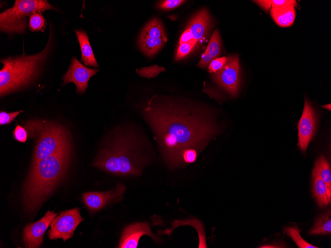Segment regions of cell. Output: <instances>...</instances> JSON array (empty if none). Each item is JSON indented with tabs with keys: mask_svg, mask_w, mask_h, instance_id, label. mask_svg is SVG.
Returning <instances> with one entry per match:
<instances>
[{
	"mask_svg": "<svg viewBox=\"0 0 331 248\" xmlns=\"http://www.w3.org/2000/svg\"><path fill=\"white\" fill-rule=\"evenodd\" d=\"M142 112L171 167L184 164L182 155L186 150L200 152L218 130L209 109L185 101L154 95Z\"/></svg>",
	"mask_w": 331,
	"mask_h": 248,
	"instance_id": "cell-1",
	"label": "cell"
},
{
	"mask_svg": "<svg viewBox=\"0 0 331 248\" xmlns=\"http://www.w3.org/2000/svg\"><path fill=\"white\" fill-rule=\"evenodd\" d=\"M99 151L93 165L110 174L137 176L142 172L146 158L142 154L141 141L129 129L117 130Z\"/></svg>",
	"mask_w": 331,
	"mask_h": 248,
	"instance_id": "cell-2",
	"label": "cell"
},
{
	"mask_svg": "<svg viewBox=\"0 0 331 248\" xmlns=\"http://www.w3.org/2000/svg\"><path fill=\"white\" fill-rule=\"evenodd\" d=\"M71 148L33 162L23 187V201L28 211L34 212L51 193L66 171Z\"/></svg>",
	"mask_w": 331,
	"mask_h": 248,
	"instance_id": "cell-3",
	"label": "cell"
},
{
	"mask_svg": "<svg viewBox=\"0 0 331 248\" xmlns=\"http://www.w3.org/2000/svg\"><path fill=\"white\" fill-rule=\"evenodd\" d=\"M51 37L40 52L31 55L23 53L15 57L1 59L0 71V94L2 97L29 84L38 74L48 57L51 45Z\"/></svg>",
	"mask_w": 331,
	"mask_h": 248,
	"instance_id": "cell-4",
	"label": "cell"
},
{
	"mask_svg": "<svg viewBox=\"0 0 331 248\" xmlns=\"http://www.w3.org/2000/svg\"><path fill=\"white\" fill-rule=\"evenodd\" d=\"M25 127L30 137L37 138L33 162L71 148L68 134L61 125L45 121L31 120L26 122Z\"/></svg>",
	"mask_w": 331,
	"mask_h": 248,
	"instance_id": "cell-5",
	"label": "cell"
},
{
	"mask_svg": "<svg viewBox=\"0 0 331 248\" xmlns=\"http://www.w3.org/2000/svg\"><path fill=\"white\" fill-rule=\"evenodd\" d=\"M57 10L47 0H16L14 5L0 14V31L7 34L23 33L33 13Z\"/></svg>",
	"mask_w": 331,
	"mask_h": 248,
	"instance_id": "cell-6",
	"label": "cell"
},
{
	"mask_svg": "<svg viewBox=\"0 0 331 248\" xmlns=\"http://www.w3.org/2000/svg\"><path fill=\"white\" fill-rule=\"evenodd\" d=\"M213 21L207 9H202L190 19L186 29L180 36L179 45L191 43L195 50L199 49L208 41Z\"/></svg>",
	"mask_w": 331,
	"mask_h": 248,
	"instance_id": "cell-7",
	"label": "cell"
},
{
	"mask_svg": "<svg viewBox=\"0 0 331 248\" xmlns=\"http://www.w3.org/2000/svg\"><path fill=\"white\" fill-rule=\"evenodd\" d=\"M167 40L162 23L155 18L150 20L143 29L138 42L142 52L147 56L151 57L163 48Z\"/></svg>",
	"mask_w": 331,
	"mask_h": 248,
	"instance_id": "cell-8",
	"label": "cell"
},
{
	"mask_svg": "<svg viewBox=\"0 0 331 248\" xmlns=\"http://www.w3.org/2000/svg\"><path fill=\"white\" fill-rule=\"evenodd\" d=\"M83 220L78 207L62 211L51 223L48 232L49 239L61 238L66 241L72 237L76 228Z\"/></svg>",
	"mask_w": 331,
	"mask_h": 248,
	"instance_id": "cell-9",
	"label": "cell"
},
{
	"mask_svg": "<svg viewBox=\"0 0 331 248\" xmlns=\"http://www.w3.org/2000/svg\"><path fill=\"white\" fill-rule=\"evenodd\" d=\"M215 81L233 97L237 96L240 79L239 57L237 55L228 56L223 66L213 73Z\"/></svg>",
	"mask_w": 331,
	"mask_h": 248,
	"instance_id": "cell-10",
	"label": "cell"
},
{
	"mask_svg": "<svg viewBox=\"0 0 331 248\" xmlns=\"http://www.w3.org/2000/svg\"><path fill=\"white\" fill-rule=\"evenodd\" d=\"M125 185L117 183L115 189L105 192H88L82 196V201L91 212L99 211L108 204L121 200L126 191Z\"/></svg>",
	"mask_w": 331,
	"mask_h": 248,
	"instance_id": "cell-11",
	"label": "cell"
},
{
	"mask_svg": "<svg viewBox=\"0 0 331 248\" xmlns=\"http://www.w3.org/2000/svg\"><path fill=\"white\" fill-rule=\"evenodd\" d=\"M57 215V213L48 210L38 221L26 225L23 234L26 248H36L40 246L45 232Z\"/></svg>",
	"mask_w": 331,
	"mask_h": 248,
	"instance_id": "cell-12",
	"label": "cell"
},
{
	"mask_svg": "<svg viewBox=\"0 0 331 248\" xmlns=\"http://www.w3.org/2000/svg\"><path fill=\"white\" fill-rule=\"evenodd\" d=\"M317 118L310 103L305 99L304 109L298 123V144L300 149L305 151L316 132Z\"/></svg>",
	"mask_w": 331,
	"mask_h": 248,
	"instance_id": "cell-13",
	"label": "cell"
},
{
	"mask_svg": "<svg viewBox=\"0 0 331 248\" xmlns=\"http://www.w3.org/2000/svg\"><path fill=\"white\" fill-rule=\"evenodd\" d=\"M99 70L98 69H91L85 66L74 56L67 71L63 76L62 85L73 82L76 85L77 94H83L88 87L89 80Z\"/></svg>",
	"mask_w": 331,
	"mask_h": 248,
	"instance_id": "cell-14",
	"label": "cell"
},
{
	"mask_svg": "<svg viewBox=\"0 0 331 248\" xmlns=\"http://www.w3.org/2000/svg\"><path fill=\"white\" fill-rule=\"evenodd\" d=\"M143 235L150 237L156 242L161 241V239L152 232L148 222H140L125 227L121 234L118 248H136L141 237Z\"/></svg>",
	"mask_w": 331,
	"mask_h": 248,
	"instance_id": "cell-15",
	"label": "cell"
},
{
	"mask_svg": "<svg viewBox=\"0 0 331 248\" xmlns=\"http://www.w3.org/2000/svg\"><path fill=\"white\" fill-rule=\"evenodd\" d=\"M81 51V60L88 66L98 67V64L94 56L88 37L85 31L75 30Z\"/></svg>",
	"mask_w": 331,
	"mask_h": 248,
	"instance_id": "cell-16",
	"label": "cell"
},
{
	"mask_svg": "<svg viewBox=\"0 0 331 248\" xmlns=\"http://www.w3.org/2000/svg\"><path fill=\"white\" fill-rule=\"evenodd\" d=\"M312 193L319 206L324 207L331 202V190L319 176L312 175Z\"/></svg>",
	"mask_w": 331,
	"mask_h": 248,
	"instance_id": "cell-17",
	"label": "cell"
},
{
	"mask_svg": "<svg viewBox=\"0 0 331 248\" xmlns=\"http://www.w3.org/2000/svg\"><path fill=\"white\" fill-rule=\"evenodd\" d=\"M270 14L278 26L281 27H287L293 23L296 12L294 6H289L283 7H272L270 9Z\"/></svg>",
	"mask_w": 331,
	"mask_h": 248,
	"instance_id": "cell-18",
	"label": "cell"
},
{
	"mask_svg": "<svg viewBox=\"0 0 331 248\" xmlns=\"http://www.w3.org/2000/svg\"><path fill=\"white\" fill-rule=\"evenodd\" d=\"M189 225L193 226L198 232L199 239V248H207L204 231L201 222L196 219H189L188 220H175L172 223L170 228L166 229L161 233L170 235L171 232L176 228L179 226Z\"/></svg>",
	"mask_w": 331,
	"mask_h": 248,
	"instance_id": "cell-19",
	"label": "cell"
},
{
	"mask_svg": "<svg viewBox=\"0 0 331 248\" xmlns=\"http://www.w3.org/2000/svg\"><path fill=\"white\" fill-rule=\"evenodd\" d=\"M312 175L320 177L331 190V170L330 165L324 155H321L315 163Z\"/></svg>",
	"mask_w": 331,
	"mask_h": 248,
	"instance_id": "cell-20",
	"label": "cell"
},
{
	"mask_svg": "<svg viewBox=\"0 0 331 248\" xmlns=\"http://www.w3.org/2000/svg\"><path fill=\"white\" fill-rule=\"evenodd\" d=\"M331 210L320 214L315 220L313 226L308 232L309 235L328 234L331 233Z\"/></svg>",
	"mask_w": 331,
	"mask_h": 248,
	"instance_id": "cell-21",
	"label": "cell"
},
{
	"mask_svg": "<svg viewBox=\"0 0 331 248\" xmlns=\"http://www.w3.org/2000/svg\"><path fill=\"white\" fill-rule=\"evenodd\" d=\"M221 50V42L220 32L216 29L212 34L208 45L204 53L209 55L213 59L220 55Z\"/></svg>",
	"mask_w": 331,
	"mask_h": 248,
	"instance_id": "cell-22",
	"label": "cell"
},
{
	"mask_svg": "<svg viewBox=\"0 0 331 248\" xmlns=\"http://www.w3.org/2000/svg\"><path fill=\"white\" fill-rule=\"evenodd\" d=\"M283 232L289 236L299 248H318L303 239L300 234V230L296 226L287 227L283 229Z\"/></svg>",
	"mask_w": 331,
	"mask_h": 248,
	"instance_id": "cell-23",
	"label": "cell"
},
{
	"mask_svg": "<svg viewBox=\"0 0 331 248\" xmlns=\"http://www.w3.org/2000/svg\"><path fill=\"white\" fill-rule=\"evenodd\" d=\"M46 25V21L41 12L33 13L30 16L28 26L30 30L44 32Z\"/></svg>",
	"mask_w": 331,
	"mask_h": 248,
	"instance_id": "cell-24",
	"label": "cell"
},
{
	"mask_svg": "<svg viewBox=\"0 0 331 248\" xmlns=\"http://www.w3.org/2000/svg\"><path fill=\"white\" fill-rule=\"evenodd\" d=\"M195 50L194 46L191 43H184L179 45L175 56V60H179L187 56Z\"/></svg>",
	"mask_w": 331,
	"mask_h": 248,
	"instance_id": "cell-25",
	"label": "cell"
},
{
	"mask_svg": "<svg viewBox=\"0 0 331 248\" xmlns=\"http://www.w3.org/2000/svg\"><path fill=\"white\" fill-rule=\"evenodd\" d=\"M165 71V69L164 67L155 65L149 67L141 68V69L138 70L137 73L141 77L150 78L155 77L160 73Z\"/></svg>",
	"mask_w": 331,
	"mask_h": 248,
	"instance_id": "cell-26",
	"label": "cell"
},
{
	"mask_svg": "<svg viewBox=\"0 0 331 248\" xmlns=\"http://www.w3.org/2000/svg\"><path fill=\"white\" fill-rule=\"evenodd\" d=\"M227 57L223 56L213 59L209 64L208 71L211 73H215L220 70L224 65Z\"/></svg>",
	"mask_w": 331,
	"mask_h": 248,
	"instance_id": "cell-27",
	"label": "cell"
},
{
	"mask_svg": "<svg viewBox=\"0 0 331 248\" xmlns=\"http://www.w3.org/2000/svg\"><path fill=\"white\" fill-rule=\"evenodd\" d=\"M185 1L182 0H162L158 3V7L162 10H171L180 6Z\"/></svg>",
	"mask_w": 331,
	"mask_h": 248,
	"instance_id": "cell-28",
	"label": "cell"
},
{
	"mask_svg": "<svg viewBox=\"0 0 331 248\" xmlns=\"http://www.w3.org/2000/svg\"><path fill=\"white\" fill-rule=\"evenodd\" d=\"M13 135L16 141L24 143L27 139L28 133L25 128L17 124L13 131Z\"/></svg>",
	"mask_w": 331,
	"mask_h": 248,
	"instance_id": "cell-29",
	"label": "cell"
},
{
	"mask_svg": "<svg viewBox=\"0 0 331 248\" xmlns=\"http://www.w3.org/2000/svg\"><path fill=\"white\" fill-rule=\"evenodd\" d=\"M21 112H23V111L19 110L11 112L0 111V125H3L10 124Z\"/></svg>",
	"mask_w": 331,
	"mask_h": 248,
	"instance_id": "cell-30",
	"label": "cell"
},
{
	"mask_svg": "<svg viewBox=\"0 0 331 248\" xmlns=\"http://www.w3.org/2000/svg\"><path fill=\"white\" fill-rule=\"evenodd\" d=\"M199 152L194 149H190L185 151L182 155L183 164L193 163L197 158Z\"/></svg>",
	"mask_w": 331,
	"mask_h": 248,
	"instance_id": "cell-31",
	"label": "cell"
},
{
	"mask_svg": "<svg viewBox=\"0 0 331 248\" xmlns=\"http://www.w3.org/2000/svg\"><path fill=\"white\" fill-rule=\"evenodd\" d=\"M297 2L295 0H271L272 7H283L289 6H294Z\"/></svg>",
	"mask_w": 331,
	"mask_h": 248,
	"instance_id": "cell-32",
	"label": "cell"
},
{
	"mask_svg": "<svg viewBox=\"0 0 331 248\" xmlns=\"http://www.w3.org/2000/svg\"><path fill=\"white\" fill-rule=\"evenodd\" d=\"M254 1L258 4L266 12H268L272 6L271 0H254Z\"/></svg>",
	"mask_w": 331,
	"mask_h": 248,
	"instance_id": "cell-33",
	"label": "cell"
},
{
	"mask_svg": "<svg viewBox=\"0 0 331 248\" xmlns=\"http://www.w3.org/2000/svg\"><path fill=\"white\" fill-rule=\"evenodd\" d=\"M323 107H324V108L331 110V104H326L325 105L323 106Z\"/></svg>",
	"mask_w": 331,
	"mask_h": 248,
	"instance_id": "cell-34",
	"label": "cell"
}]
</instances>
